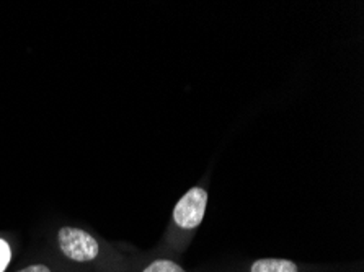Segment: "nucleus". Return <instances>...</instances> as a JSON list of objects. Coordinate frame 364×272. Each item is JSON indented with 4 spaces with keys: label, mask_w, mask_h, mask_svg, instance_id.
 Segmentation results:
<instances>
[{
    "label": "nucleus",
    "mask_w": 364,
    "mask_h": 272,
    "mask_svg": "<svg viewBox=\"0 0 364 272\" xmlns=\"http://www.w3.org/2000/svg\"><path fill=\"white\" fill-rule=\"evenodd\" d=\"M58 243L60 253L65 258L75 261V263H88V261L95 259L100 253L95 238L88 232L77 229V227H63L58 232Z\"/></svg>",
    "instance_id": "1"
},
{
    "label": "nucleus",
    "mask_w": 364,
    "mask_h": 272,
    "mask_svg": "<svg viewBox=\"0 0 364 272\" xmlns=\"http://www.w3.org/2000/svg\"><path fill=\"white\" fill-rule=\"evenodd\" d=\"M208 205V192L203 187H191V190L180 199L173 209V220L180 229H196L204 219Z\"/></svg>",
    "instance_id": "2"
},
{
    "label": "nucleus",
    "mask_w": 364,
    "mask_h": 272,
    "mask_svg": "<svg viewBox=\"0 0 364 272\" xmlns=\"http://www.w3.org/2000/svg\"><path fill=\"white\" fill-rule=\"evenodd\" d=\"M250 272H299L296 263L288 259H258L252 264Z\"/></svg>",
    "instance_id": "3"
},
{
    "label": "nucleus",
    "mask_w": 364,
    "mask_h": 272,
    "mask_svg": "<svg viewBox=\"0 0 364 272\" xmlns=\"http://www.w3.org/2000/svg\"><path fill=\"white\" fill-rule=\"evenodd\" d=\"M142 272H185V269L176 263H173V261L159 259V261H154L152 264H149Z\"/></svg>",
    "instance_id": "4"
},
{
    "label": "nucleus",
    "mask_w": 364,
    "mask_h": 272,
    "mask_svg": "<svg viewBox=\"0 0 364 272\" xmlns=\"http://www.w3.org/2000/svg\"><path fill=\"white\" fill-rule=\"evenodd\" d=\"M10 259H12V249L7 241L0 238V272H5L9 268Z\"/></svg>",
    "instance_id": "5"
},
{
    "label": "nucleus",
    "mask_w": 364,
    "mask_h": 272,
    "mask_svg": "<svg viewBox=\"0 0 364 272\" xmlns=\"http://www.w3.org/2000/svg\"><path fill=\"white\" fill-rule=\"evenodd\" d=\"M18 272H51V269H49L48 266H44V264H33V266H28V268H25V269H20Z\"/></svg>",
    "instance_id": "6"
}]
</instances>
